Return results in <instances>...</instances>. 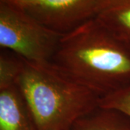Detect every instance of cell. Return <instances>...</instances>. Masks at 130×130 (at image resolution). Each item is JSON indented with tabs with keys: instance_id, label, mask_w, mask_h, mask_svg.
<instances>
[{
	"instance_id": "1",
	"label": "cell",
	"mask_w": 130,
	"mask_h": 130,
	"mask_svg": "<svg viewBox=\"0 0 130 130\" xmlns=\"http://www.w3.org/2000/svg\"><path fill=\"white\" fill-rule=\"evenodd\" d=\"M51 63L101 99L130 87V46L94 18L61 36Z\"/></svg>"
},
{
	"instance_id": "2",
	"label": "cell",
	"mask_w": 130,
	"mask_h": 130,
	"mask_svg": "<svg viewBox=\"0 0 130 130\" xmlns=\"http://www.w3.org/2000/svg\"><path fill=\"white\" fill-rule=\"evenodd\" d=\"M16 84L36 130H70L80 117L100 104L98 95L52 63L23 59Z\"/></svg>"
},
{
	"instance_id": "10",
	"label": "cell",
	"mask_w": 130,
	"mask_h": 130,
	"mask_svg": "<svg viewBox=\"0 0 130 130\" xmlns=\"http://www.w3.org/2000/svg\"><path fill=\"white\" fill-rule=\"evenodd\" d=\"M2 1H5V2H9V3H11L12 5H18L20 2H21L23 0H2Z\"/></svg>"
},
{
	"instance_id": "6",
	"label": "cell",
	"mask_w": 130,
	"mask_h": 130,
	"mask_svg": "<svg viewBox=\"0 0 130 130\" xmlns=\"http://www.w3.org/2000/svg\"><path fill=\"white\" fill-rule=\"evenodd\" d=\"M94 19L130 46V0H98Z\"/></svg>"
},
{
	"instance_id": "5",
	"label": "cell",
	"mask_w": 130,
	"mask_h": 130,
	"mask_svg": "<svg viewBox=\"0 0 130 130\" xmlns=\"http://www.w3.org/2000/svg\"><path fill=\"white\" fill-rule=\"evenodd\" d=\"M0 130H36L16 83L0 86Z\"/></svg>"
},
{
	"instance_id": "3",
	"label": "cell",
	"mask_w": 130,
	"mask_h": 130,
	"mask_svg": "<svg viewBox=\"0 0 130 130\" xmlns=\"http://www.w3.org/2000/svg\"><path fill=\"white\" fill-rule=\"evenodd\" d=\"M63 35L16 5L0 0V46L31 63H51Z\"/></svg>"
},
{
	"instance_id": "7",
	"label": "cell",
	"mask_w": 130,
	"mask_h": 130,
	"mask_svg": "<svg viewBox=\"0 0 130 130\" xmlns=\"http://www.w3.org/2000/svg\"><path fill=\"white\" fill-rule=\"evenodd\" d=\"M70 130H130V117L116 108L99 105L80 117Z\"/></svg>"
},
{
	"instance_id": "8",
	"label": "cell",
	"mask_w": 130,
	"mask_h": 130,
	"mask_svg": "<svg viewBox=\"0 0 130 130\" xmlns=\"http://www.w3.org/2000/svg\"><path fill=\"white\" fill-rule=\"evenodd\" d=\"M23 59L10 51L1 50L0 54V86L16 83Z\"/></svg>"
},
{
	"instance_id": "4",
	"label": "cell",
	"mask_w": 130,
	"mask_h": 130,
	"mask_svg": "<svg viewBox=\"0 0 130 130\" xmlns=\"http://www.w3.org/2000/svg\"><path fill=\"white\" fill-rule=\"evenodd\" d=\"M98 3V0H23L14 5L52 31L64 35L94 18Z\"/></svg>"
},
{
	"instance_id": "9",
	"label": "cell",
	"mask_w": 130,
	"mask_h": 130,
	"mask_svg": "<svg viewBox=\"0 0 130 130\" xmlns=\"http://www.w3.org/2000/svg\"><path fill=\"white\" fill-rule=\"evenodd\" d=\"M99 105L116 108L130 117V87L103 98Z\"/></svg>"
}]
</instances>
